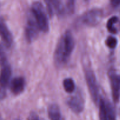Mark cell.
Listing matches in <instances>:
<instances>
[{"mask_svg":"<svg viewBox=\"0 0 120 120\" xmlns=\"http://www.w3.org/2000/svg\"><path fill=\"white\" fill-rule=\"evenodd\" d=\"M75 48V40L71 32L67 30L59 40L54 53V62L57 67L65 65Z\"/></svg>","mask_w":120,"mask_h":120,"instance_id":"cell-1","label":"cell"},{"mask_svg":"<svg viewBox=\"0 0 120 120\" xmlns=\"http://www.w3.org/2000/svg\"><path fill=\"white\" fill-rule=\"evenodd\" d=\"M31 11L40 30L44 32H48L49 30V21L46 11L42 3L40 2H34L32 5Z\"/></svg>","mask_w":120,"mask_h":120,"instance_id":"cell-2","label":"cell"},{"mask_svg":"<svg viewBox=\"0 0 120 120\" xmlns=\"http://www.w3.org/2000/svg\"><path fill=\"white\" fill-rule=\"evenodd\" d=\"M84 76L91 98L95 104H98L100 100L99 88L94 72L90 66L84 68Z\"/></svg>","mask_w":120,"mask_h":120,"instance_id":"cell-3","label":"cell"},{"mask_svg":"<svg viewBox=\"0 0 120 120\" xmlns=\"http://www.w3.org/2000/svg\"><path fill=\"white\" fill-rule=\"evenodd\" d=\"M103 15L101 9L93 8L84 12L80 18V21L84 25L95 26L100 23L103 19Z\"/></svg>","mask_w":120,"mask_h":120,"instance_id":"cell-4","label":"cell"},{"mask_svg":"<svg viewBox=\"0 0 120 120\" xmlns=\"http://www.w3.org/2000/svg\"><path fill=\"white\" fill-rule=\"evenodd\" d=\"M98 104L100 120H116L115 110L109 100L100 98Z\"/></svg>","mask_w":120,"mask_h":120,"instance_id":"cell-5","label":"cell"},{"mask_svg":"<svg viewBox=\"0 0 120 120\" xmlns=\"http://www.w3.org/2000/svg\"><path fill=\"white\" fill-rule=\"evenodd\" d=\"M48 12L50 16L56 14L58 16H63L68 15L66 9V3L58 0L46 1Z\"/></svg>","mask_w":120,"mask_h":120,"instance_id":"cell-6","label":"cell"},{"mask_svg":"<svg viewBox=\"0 0 120 120\" xmlns=\"http://www.w3.org/2000/svg\"><path fill=\"white\" fill-rule=\"evenodd\" d=\"M66 103L69 109L75 113H81L84 109V98L79 92L69 97Z\"/></svg>","mask_w":120,"mask_h":120,"instance_id":"cell-7","label":"cell"},{"mask_svg":"<svg viewBox=\"0 0 120 120\" xmlns=\"http://www.w3.org/2000/svg\"><path fill=\"white\" fill-rule=\"evenodd\" d=\"M1 70H0V87L5 89L7 86L10 81L11 77L12 70L11 68L5 58L1 62Z\"/></svg>","mask_w":120,"mask_h":120,"instance_id":"cell-8","label":"cell"},{"mask_svg":"<svg viewBox=\"0 0 120 120\" xmlns=\"http://www.w3.org/2000/svg\"><path fill=\"white\" fill-rule=\"evenodd\" d=\"M39 30H40L33 16L29 17L27 20L25 31V35L27 41L29 42L34 41L38 35Z\"/></svg>","mask_w":120,"mask_h":120,"instance_id":"cell-9","label":"cell"},{"mask_svg":"<svg viewBox=\"0 0 120 120\" xmlns=\"http://www.w3.org/2000/svg\"><path fill=\"white\" fill-rule=\"evenodd\" d=\"M110 84L113 100L115 103L119 101L120 97V75L116 74L114 71L109 73Z\"/></svg>","mask_w":120,"mask_h":120,"instance_id":"cell-10","label":"cell"},{"mask_svg":"<svg viewBox=\"0 0 120 120\" xmlns=\"http://www.w3.org/2000/svg\"><path fill=\"white\" fill-rule=\"evenodd\" d=\"M0 37L8 48L11 46L13 42L12 35L5 21L1 17H0Z\"/></svg>","mask_w":120,"mask_h":120,"instance_id":"cell-11","label":"cell"},{"mask_svg":"<svg viewBox=\"0 0 120 120\" xmlns=\"http://www.w3.org/2000/svg\"><path fill=\"white\" fill-rule=\"evenodd\" d=\"M25 87V81L22 77H16L12 80L10 89L14 94L18 95L23 91Z\"/></svg>","mask_w":120,"mask_h":120,"instance_id":"cell-12","label":"cell"},{"mask_svg":"<svg viewBox=\"0 0 120 120\" xmlns=\"http://www.w3.org/2000/svg\"><path fill=\"white\" fill-rule=\"evenodd\" d=\"M48 116L50 120H62L59 107L56 104H52L48 109Z\"/></svg>","mask_w":120,"mask_h":120,"instance_id":"cell-13","label":"cell"},{"mask_svg":"<svg viewBox=\"0 0 120 120\" xmlns=\"http://www.w3.org/2000/svg\"><path fill=\"white\" fill-rule=\"evenodd\" d=\"M63 86L64 90L68 93H71L75 90V83L71 78H66L63 80Z\"/></svg>","mask_w":120,"mask_h":120,"instance_id":"cell-14","label":"cell"},{"mask_svg":"<svg viewBox=\"0 0 120 120\" xmlns=\"http://www.w3.org/2000/svg\"><path fill=\"white\" fill-rule=\"evenodd\" d=\"M118 18L116 16H113L110 18L107 23V28L110 32L112 34H116L117 32V28L115 27V24L117 23Z\"/></svg>","mask_w":120,"mask_h":120,"instance_id":"cell-15","label":"cell"},{"mask_svg":"<svg viewBox=\"0 0 120 120\" xmlns=\"http://www.w3.org/2000/svg\"><path fill=\"white\" fill-rule=\"evenodd\" d=\"M105 44L110 49H114L117 45V39L114 36H110L107 38Z\"/></svg>","mask_w":120,"mask_h":120,"instance_id":"cell-16","label":"cell"},{"mask_svg":"<svg viewBox=\"0 0 120 120\" xmlns=\"http://www.w3.org/2000/svg\"><path fill=\"white\" fill-rule=\"evenodd\" d=\"M5 58H6V57L5 56L4 49L3 48H2V45L0 44V62H1L2 60L4 59Z\"/></svg>","mask_w":120,"mask_h":120,"instance_id":"cell-17","label":"cell"},{"mask_svg":"<svg viewBox=\"0 0 120 120\" xmlns=\"http://www.w3.org/2000/svg\"><path fill=\"white\" fill-rule=\"evenodd\" d=\"M111 5L114 7H117L120 5V1H111Z\"/></svg>","mask_w":120,"mask_h":120,"instance_id":"cell-18","label":"cell"},{"mask_svg":"<svg viewBox=\"0 0 120 120\" xmlns=\"http://www.w3.org/2000/svg\"><path fill=\"white\" fill-rule=\"evenodd\" d=\"M29 120H39L37 116L35 114H32L31 116L30 117V119Z\"/></svg>","mask_w":120,"mask_h":120,"instance_id":"cell-19","label":"cell"}]
</instances>
